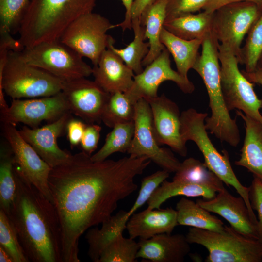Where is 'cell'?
<instances>
[{
	"mask_svg": "<svg viewBox=\"0 0 262 262\" xmlns=\"http://www.w3.org/2000/svg\"><path fill=\"white\" fill-rule=\"evenodd\" d=\"M72 117V114L68 112L41 127L25 126L19 131L23 138L52 168L66 163L72 156L68 151L60 148L57 143Z\"/></svg>",
	"mask_w": 262,
	"mask_h": 262,
	"instance_id": "ac0fdd59",
	"label": "cell"
},
{
	"mask_svg": "<svg viewBox=\"0 0 262 262\" xmlns=\"http://www.w3.org/2000/svg\"><path fill=\"white\" fill-rule=\"evenodd\" d=\"M258 66L262 67V54L261 58H260V59L259 60Z\"/></svg>",
	"mask_w": 262,
	"mask_h": 262,
	"instance_id": "681fc988",
	"label": "cell"
},
{
	"mask_svg": "<svg viewBox=\"0 0 262 262\" xmlns=\"http://www.w3.org/2000/svg\"><path fill=\"white\" fill-rule=\"evenodd\" d=\"M196 202L209 212L225 219L232 228L244 236L259 240L257 225L252 221L241 196H233L224 188L213 198L198 199Z\"/></svg>",
	"mask_w": 262,
	"mask_h": 262,
	"instance_id": "d6986e66",
	"label": "cell"
},
{
	"mask_svg": "<svg viewBox=\"0 0 262 262\" xmlns=\"http://www.w3.org/2000/svg\"><path fill=\"white\" fill-rule=\"evenodd\" d=\"M213 13L205 11L166 19L164 27L174 35L187 40H203L212 31Z\"/></svg>",
	"mask_w": 262,
	"mask_h": 262,
	"instance_id": "484cf974",
	"label": "cell"
},
{
	"mask_svg": "<svg viewBox=\"0 0 262 262\" xmlns=\"http://www.w3.org/2000/svg\"><path fill=\"white\" fill-rule=\"evenodd\" d=\"M135 239L118 234L102 251L98 262H136L139 249Z\"/></svg>",
	"mask_w": 262,
	"mask_h": 262,
	"instance_id": "e575fe53",
	"label": "cell"
},
{
	"mask_svg": "<svg viewBox=\"0 0 262 262\" xmlns=\"http://www.w3.org/2000/svg\"><path fill=\"white\" fill-rule=\"evenodd\" d=\"M167 81L174 82L185 94L192 93L195 90L194 84L188 78L171 68L170 53L165 48L141 73L135 75L132 86L125 93L135 104L141 98L157 97L160 85Z\"/></svg>",
	"mask_w": 262,
	"mask_h": 262,
	"instance_id": "5bb4252c",
	"label": "cell"
},
{
	"mask_svg": "<svg viewBox=\"0 0 262 262\" xmlns=\"http://www.w3.org/2000/svg\"><path fill=\"white\" fill-rule=\"evenodd\" d=\"M262 8L250 1L225 5L213 13L212 32L221 45L241 61L242 42L257 19Z\"/></svg>",
	"mask_w": 262,
	"mask_h": 262,
	"instance_id": "8fae6325",
	"label": "cell"
},
{
	"mask_svg": "<svg viewBox=\"0 0 262 262\" xmlns=\"http://www.w3.org/2000/svg\"><path fill=\"white\" fill-rule=\"evenodd\" d=\"M87 123L72 117L68 121L66 130L67 138L71 147L80 145Z\"/></svg>",
	"mask_w": 262,
	"mask_h": 262,
	"instance_id": "7bdbcfd3",
	"label": "cell"
},
{
	"mask_svg": "<svg viewBox=\"0 0 262 262\" xmlns=\"http://www.w3.org/2000/svg\"><path fill=\"white\" fill-rule=\"evenodd\" d=\"M0 262H13L10 255L1 246H0Z\"/></svg>",
	"mask_w": 262,
	"mask_h": 262,
	"instance_id": "c3c4849f",
	"label": "cell"
},
{
	"mask_svg": "<svg viewBox=\"0 0 262 262\" xmlns=\"http://www.w3.org/2000/svg\"><path fill=\"white\" fill-rule=\"evenodd\" d=\"M262 54V12L247 33L244 46L241 48V64L245 71L251 72L258 66Z\"/></svg>",
	"mask_w": 262,
	"mask_h": 262,
	"instance_id": "d590c367",
	"label": "cell"
},
{
	"mask_svg": "<svg viewBox=\"0 0 262 262\" xmlns=\"http://www.w3.org/2000/svg\"><path fill=\"white\" fill-rule=\"evenodd\" d=\"M132 29L134 32V37L133 41L126 48L122 49L115 48L114 46L115 40L112 37L108 48L118 55L135 75H137L144 70L142 62L149 51V44L148 42L144 41L146 40L145 28L141 25L140 18L132 20Z\"/></svg>",
	"mask_w": 262,
	"mask_h": 262,
	"instance_id": "f546056e",
	"label": "cell"
},
{
	"mask_svg": "<svg viewBox=\"0 0 262 262\" xmlns=\"http://www.w3.org/2000/svg\"><path fill=\"white\" fill-rule=\"evenodd\" d=\"M189 243L205 247L206 262H262V243L246 237L231 226L221 231L192 227L186 235Z\"/></svg>",
	"mask_w": 262,
	"mask_h": 262,
	"instance_id": "52a82bcc",
	"label": "cell"
},
{
	"mask_svg": "<svg viewBox=\"0 0 262 262\" xmlns=\"http://www.w3.org/2000/svg\"><path fill=\"white\" fill-rule=\"evenodd\" d=\"M208 114L190 108L182 111L180 115V133L183 141L195 143L202 154L204 163L228 186H232L250 206L249 187L243 185L239 180L231 165L228 152L222 153L214 146L210 139L205 125Z\"/></svg>",
	"mask_w": 262,
	"mask_h": 262,
	"instance_id": "8992f818",
	"label": "cell"
},
{
	"mask_svg": "<svg viewBox=\"0 0 262 262\" xmlns=\"http://www.w3.org/2000/svg\"><path fill=\"white\" fill-rule=\"evenodd\" d=\"M237 115L244 121L245 137L239 159L235 164L246 168L262 181V123L237 110Z\"/></svg>",
	"mask_w": 262,
	"mask_h": 262,
	"instance_id": "603a6c76",
	"label": "cell"
},
{
	"mask_svg": "<svg viewBox=\"0 0 262 262\" xmlns=\"http://www.w3.org/2000/svg\"><path fill=\"white\" fill-rule=\"evenodd\" d=\"M176 210L178 225L219 232L224 228L225 225L220 219L188 198H180L177 203Z\"/></svg>",
	"mask_w": 262,
	"mask_h": 262,
	"instance_id": "f1b7e54d",
	"label": "cell"
},
{
	"mask_svg": "<svg viewBox=\"0 0 262 262\" xmlns=\"http://www.w3.org/2000/svg\"><path fill=\"white\" fill-rule=\"evenodd\" d=\"M14 156L5 139L0 148V209L7 214L13 201L16 189Z\"/></svg>",
	"mask_w": 262,
	"mask_h": 262,
	"instance_id": "1f68e13d",
	"label": "cell"
},
{
	"mask_svg": "<svg viewBox=\"0 0 262 262\" xmlns=\"http://www.w3.org/2000/svg\"><path fill=\"white\" fill-rule=\"evenodd\" d=\"M94 81L105 91L113 94L126 93L133 83L135 75L112 49L107 48L93 67Z\"/></svg>",
	"mask_w": 262,
	"mask_h": 262,
	"instance_id": "ffe728a7",
	"label": "cell"
},
{
	"mask_svg": "<svg viewBox=\"0 0 262 262\" xmlns=\"http://www.w3.org/2000/svg\"><path fill=\"white\" fill-rule=\"evenodd\" d=\"M208 1V0H168L166 19L198 11L203 9Z\"/></svg>",
	"mask_w": 262,
	"mask_h": 262,
	"instance_id": "ab89813d",
	"label": "cell"
},
{
	"mask_svg": "<svg viewBox=\"0 0 262 262\" xmlns=\"http://www.w3.org/2000/svg\"><path fill=\"white\" fill-rule=\"evenodd\" d=\"M145 99L151 108L153 132L159 145H167L185 157L187 148L180 133L181 113L178 105L164 94Z\"/></svg>",
	"mask_w": 262,
	"mask_h": 262,
	"instance_id": "e0dca14e",
	"label": "cell"
},
{
	"mask_svg": "<svg viewBox=\"0 0 262 262\" xmlns=\"http://www.w3.org/2000/svg\"><path fill=\"white\" fill-rule=\"evenodd\" d=\"M172 180L205 185L217 192L225 187L223 181L204 163L193 157L184 160L175 172Z\"/></svg>",
	"mask_w": 262,
	"mask_h": 262,
	"instance_id": "4dcf8cb0",
	"label": "cell"
},
{
	"mask_svg": "<svg viewBox=\"0 0 262 262\" xmlns=\"http://www.w3.org/2000/svg\"><path fill=\"white\" fill-rule=\"evenodd\" d=\"M96 0H30L18 40L24 48L58 40L80 16L93 12Z\"/></svg>",
	"mask_w": 262,
	"mask_h": 262,
	"instance_id": "3957f363",
	"label": "cell"
},
{
	"mask_svg": "<svg viewBox=\"0 0 262 262\" xmlns=\"http://www.w3.org/2000/svg\"><path fill=\"white\" fill-rule=\"evenodd\" d=\"M146 157L93 161L82 151L51 169L49 187L59 220L62 262H80L79 243L89 229L112 215L134 192L135 178L150 164Z\"/></svg>",
	"mask_w": 262,
	"mask_h": 262,
	"instance_id": "6da1fadb",
	"label": "cell"
},
{
	"mask_svg": "<svg viewBox=\"0 0 262 262\" xmlns=\"http://www.w3.org/2000/svg\"><path fill=\"white\" fill-rule=\"evenodd\" d=\"M221 89L225 105L230 112L234 109L262 123V100L256 94L253 83L238 67L239 61L228 48L219 44Z\"/></svg>",
	"mask_w": 262,
	"mask_h": 262,
	"instance_id": "9c48e42d",
	"label": "cell"
},
{
	"mask_svg": "<svg viewBox=\"0 0 262 262\" xmlns=\"http://www.w3.org/2000/svg\"><path fill=\"white\" fill-rule=\"evenodd\" d=\"M169 173L168 171L162 169L143 178L137 197L134 204L127 211L129 217L147 202L157 188L169 177Z\"/></svg>",
	"mask_w": 262,
	"mask_h": 262,
	"instance_id": "f35d334b",
	"label": "cell"
},
{
	"mask_svg": "<svg viewBox=\"0 0 262 262\" xmlns=\"http://www.w3.org/2000/svg\"><path fill=\"white\" fill-rule=\"evenodd\" d=\"M156 0H134L131 10V15L132 20L135 18H140L143 11L149 6L152 4Z\"/></svg>",
	"mask_w": 262,
	"mask_h": 262,
	"instance_id": "bcb514c9",
	"label": "cell"
},
{
	"mask_svg": "<svg viewBox=\"0 0 262 262\" xmlns=\"http://www.w3.org/2000/svg\"><path fill=\"white\" fill-rule=\"evenodd\" d=\"M30 0H0V33L18 31Z\"/></svg>",
	"mask_w": 262,
	"mask_h": 262,
	"instance_id": "8d00e7d4",
	"label": "cell"
},
{
	"mask_svg": "<svg viewBox=\"0 0 262 262\" xmlns=\"http://www.w3.org/2000/svg\"><path fill=\"white\" fill-rule=\"evenodd\" d=\"M203 40H185L174 35L164 27L160 35V41L173 56L177 71L185 78H188L189 70L193 68L200 55L198 50Z\"/></svg>",
	"mask_w": 262,
	"mask_h": 262,
	"instance_id": "4316f807",
	"label": "cell"
},
{
	"mask_svg": "<svg viewBox=\"0 0 262 262\" xmlns=\"http://www.w3.org/2000/svg\"><path fill=\"white\" fill-rule=\"evenodd\" d=\"M219 45V41L211 32L203 39L201 54L192 68L202 79L209 97L211 115L205 120L207 130L220 141L236 147L240 141V131L236 119L231 117L223 98L220 80Z\"/></svg>",
	"mask_w": 262,
	"mask_h": 262,
	"instance_id": "277c9868",
	"label": "cell"
},
{
	"mask_svg": "<svg viewBox=\"0 0 262 262\" xmlns=\"http://www.w3.org/2000/svg\"><path fill=\"white\" fill-rule=\"evenodd\" d=\"M15 195L7 214L29 262H62L60 224L53 203L14 167Z\"/></svg>",
	"mask_w": 262,
	"mask_h": 262,
	"instance_id": "7a4b0ae2",
	"label": "cell"
},
{
	"mask_svg": "<svg viewBox=\"0 0 262 262\" xmlns=\"http://www.w3.org/2000/svg\"><path fill=\"white\" fill-rule=\"evenodd\" d=\"M70 112L62 92L46 97L13 99L6 112L0 114L2 123L16 126L19 123L34 128L43 121H54Z\"/></svg>",
	"mask_w": 262,
	"mask_h": 262,
	"instance_id": "9a60e30c",
	"label": "cell"
},
{
	"mask_svg": "<svg viewBox=\"0 0 262 262\" xmlns=\"http://www.w3.org/2000/svg\"><path fill=\"white\" fill-rule=\"evenodd\" d=\"M101 131V127L97 123H87L80 144L82 151L92 155L98 147Z\"/></svg>",
	"mask_w": 262,
	"mask_h": 262,
	"instance_id": "b9f144b4",
	"label": "cell"
},
{
	"mask_svg": "<svg viewBox=\"0 0 262 262\" xmlns=\"http://www.w3.org/2000/svg\"><path fill=\"white\" fill-rule=\"evenodd\" d=\"M130 217L127 211L120 210L101 224V227L89 229L85 238L88 244V255L94 262H98L100 255L107 246L119 233H123Z\"/></svg>",
	"mask_w": 262,
	"mask_h": 262,
	"instance_id": "d4e9b609",
	"label": "cell"
},
{
	"mask_svg": "<svg viewBox=\"0 0 262 262\" xmlns=\"http://www.w3.org/2000/svg\"><path fill=\"white\" fill-rule=\"evenodd\" d=\"M64 81L40 68L27 63L20 51L9 50L0 59V113L9 106L4 92L13 99L49 97L61 92Z\"/></svg>",
	"mask_w": 262,
	"mask_h": 262,
	"instance_id": "5b68a950",
	"label": "cell"
},
{
	"mask_svg": "<svg viewBox=\"0 0 262 262\" xmlns=\"http://www.w3.org/2000/svg\"><path fill=\"white\" fill-rule=\"evenodd\" d=\"M177 213L172 208L153 209L147 208L132 214L126 224L130 237L147 239L162 233L171 234L176 226Z\"/></svg>",
	"mask_w": 262,
	"mask_h": 262,
	"instance_id": "7402d4cb",
	"label": "cell"
},
{
	"mask_svg": "<svg viewBox=\"0 0 262 262\" xmlns=\"http://www.w3.org/2000/svg\"><path fill=\"white\" fill-rule=\"evenodd\" d=\"M134 118V132L127 153L134 157H146L162 169L175 172L180 162L171 150L162 147L158 144L153 130L150 107L145 98L135 104Z\"/></svg>",
	"mask_w": 262,
	"mask_h": 262,
	"instance_id": "7c38bea8",
	"label": "cell"
},
{
	"mask_svg": "<svg viewBox=\"0 0 262 262\" xmlns=\"http://www.w3.org/2000/svg\"><path fill=\"white\" fill-rule=\"evenodd\" d=\"M4 139L14 156V167L52 202L49 178L52 168L21 136L16 126L2 123Z\"/></svg>",
	"mask_w": 262,
	"mask_h": 262,
	"instance_id": "4fadbf2b",
	"label": "cell"
},
{
	"mask_svg": "<svg viewBox=\"0 0 262 262\" xmlns=\"http://www.w3.org/2000/svg\"><path fill=\"white\" fill-rule=\"evenodd\" d=\"M249 188L250 204L253 210H255L258 214L257 231L259 241L262 243V181L253 176Z\"/></svg>",
	"mask_w": 262,
	"mask_h": 262,
	"instance_id": "60d3db41",
	"label": "cell"
},
{
	"mask_svg": "<svg viewBox=\"0 0 262 262\" xmlns=\"http://www.w3.org/2000/svg\"><path fill=\"white\" fill-rule=\"evenodd\" d=\"M137 257L152 262H183L190 254L186 235L162 233L140 239Z\"/></svg>",
	"mask_w": 262,
	"mask_h": 262,
	"instance_id": "44dd1931",
	"label": "cell"
},
{
	"mask_svg": "<svg viewBox=\"0 0 262 262\" xmlns=\"http://www.w3.org/2000/svg\"><path fill=\"white\" fill-rule=\"evenodd\" d=\"M61 92L71 114L87 124L101 122L102 115L110 94L94 81L82 78L64 81Z\"/></svg>",
	"mask_w": 262,
	"mask_h": 262,
	"instance_id": "2e32d148",
	"label": "cell"
},
{
	"mask_svg": "<svg viewBox=\"0 0 262 262\" xmlns=\"http://www.w3.org/2000/svg\"><path fill=\"white\" fill-rule=\"evenodd\" d=\"M20 55L28 64L40 68L63 81L86 78L93 67L77 52L59 39L25 48Z\"/></svg>",
	"mask_w": 262,
	"mask_h": 262,
	"instance_id": "ba28073f",
	"label": "cell"
},
{
	"mask_svg": "<svg viewBox=\"0 0 262 262\" xmlns=\"http://www.w3.org/2000/svg\"><path fill=\"white\" fill-rule=\"evenodd\" d=\"M241 1H250L262 8V0H208L203 10L213 13L219 8L227 4Z\"/></svg>",
	"mask_w": 262,
	"mask_h": 262,
	"instance_id": "ee69618b",
	"label": "cell"
},
{
	"mask_svg": "<svg viewBox=\"0 0 262 262\" xmlns=\"http://www.w3.org/2000/svg\"><path fill=\"white\" fill-rule=\"evenodd\" d=\"M135 106L125 93L110 94L102 115L101 121L111 128L117 124L133 121Z\"/></svg>",
	"mask_w": 262,
	"mask_h": 262,
	"instance_id": "836d02e7",
	"label": "cell"
},
{
	"mask_svg": "<svg viewBox=\"0 0 262 262\" xmlns=\"http://www.w3.org/2000/svg\"><path fill=\"white\" fill-rule=\"evenodd\" d=\"M167 1L156 0L141 15V24L145 28V38L148 40L149 44V51L142 62L143 66L149 65L165 49L160 41V35L166 17Z\"/></svg>",
	"mask_w": 262,
	"mask_h": 262,
	"instance_id": "cb8c5ba5",
	"label": "cell"
},
{
	"mask_svg": "<svg viewBox=\"0 0 262 262\" xmlns=\"http://www.w3.org/2000/svg\"><path fill=\"white\" fill-rule=\"evenodd\" d=\"M217 193L214 189L203 185L165 180L147 201V208L160 209L161 205L167 199L177 196H202L203 199H210L215 197Z\"/></svg>",
	"mask_w": 262,
	"mask_h": 262,
	"instance_id": "83f0119b",
	"label": "cell"
},
{
	"mask_svg": "<svg viewBox=\"0 0 262 262\" xmlns=\"http://www.w3.org/2000/svg\"><path fill=\"white\" fill-rule=\"evenodd\" d=\"M0 246L10 255L13 262H29L8 215L1 209H0Z\"/></svg>",
	"mask_w": 262,
	"mask_h": 262,
	"instance_id": "74e56055",
	"label": "cell"
},
{
	"mask_svg": "<svg viewBox=\"0 0 262 262\" xmlns=\"http://www.w3.org/2000/svg\"><path fill=\"white\" fill-rule=\"evenodd\" d=\"M134 132V121L117 124L107 135L104 145L91 156L94 161H104L116 152H127Z\"/></svg>",
	"mask_w": 262,
	"mask_h": 262,
	"instance_id": "d6a6232c",
	"label": "cell"
},
{
	"mask_svg": "<svg viewBox=\"0 0 262 262\" xmlns=\"http://www.w3.org/2000/svg\"><path fill=\"white\" fill-rule=\"evenodd\" d=\"M114 28L107 18L91 12L73 21L59 39L82 57L88 58L95 66L112 38L106 33Z\"/></svg>",
	"mask_w": 262,
	"mask_h": 262,
	"instance_id": "30bf717a",
	"label": "cell"
},
{
	"mask_svg": "<svg viewBox=\"0 0 262 262\" xmlns=\"http://www.w3.org/2000/svg\"><path fill=\"white\" fill-rule=\"evenodd\" d=\"M241 72L249 82L262 86V67L258 66L251 72H247L244 70H241Z\"/></svg>",
	"mask_w": 262,
	"mask_h": 262,
	"instance_id": "7dc6e473",
	"label": "cell"
},
{
	"mask_svg": "<svg viewBox=\"0 0 262 262\" xmlns=\"http://www.w3.org/2000/svg\"><path fill=\"white\" fill-rule=\"evenodd\" d=\"M125 9V18L122 22L114 25V28L120 27L123 31L127 29L131 30L132 29V19L131 15V10L134 0H120Z\"/></svg>",
	"mask_w": 262,
	"mask_h": 262,
	"instance_id": "f6af8a7d",
	"label": "cell"
}]
</instances>
